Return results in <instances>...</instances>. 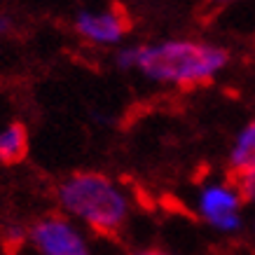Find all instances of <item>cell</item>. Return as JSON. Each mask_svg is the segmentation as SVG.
<instances>
[{
    "instance_id": "obj_1",
    "label": "cell",
    "mask_w": 255,
    "mask_h": 255,
    "mask_svg": "<svg viewBox=\"0 0 255 255\" xmlns=\"http://www.w3.org/2000/svg\"><path fill=\"white\" fill-rule=\"evenodd\" d=\"M59 204L70 220H78L96 237L115 239L129 220V199L103 173L80 171L59 185Z\"/></svg>"
},
{
    "instance_id": "obj_2",
    "label": "cell",
    "mask_w": 255,
    "mask_h": 255,
    "mask_svg": "<svg viewBox=\"0 0 255 255\" xmlns=\"http://www.w3.org/2000/svg\"><path fill=\"white\" fill-rule=\"evenodd\" d=\"M136 61L147 78L176 82L180 87H199L223 68L230 54L223 47L201 45V42H164L157 47H133Z\"/></svg>"
},
{
    "instance_id": "obj_3",
    "label": "cell",
    "mask_w": 255,
    "mask_h": 255,
    "mask_svg": "<svg viewBox=\"0 0 255 255\" xmlns=\"http://www.w3.org/2000/svg\"><path fill=\"white\" fill-rule=\"evenodd\" d=\"M68 216H45L26 230L19 255H115L113 246Z\"/></svg>"
},
{
    "instance_id": "obj_4",
    "label": "cell",
    "mask_w": 255,
    "mask_h": 255,
    "mask_svg": "<svg viewBox=\"0 0 255 255\" xmlns=\"http://www.w3.org/2000/svg\"><path fill=\"white\" fill-rule=\"evenodd\" d=\"M241 194L237 192L234 183H213L201 187L197 197V211L204 223L223 234H234L244 227L241 218Z\"/></svg>"
},
{
    "instance_id": "obj_5",
    "label": "cell",
    "mask_w": 255,
    "mask_h": 255,
    "mask_svg": "<svg viewBox=\"0 0 255 255\" xmlns=\"http://www.w3.org/2000/svg\"><path fill=\"white\" fill-rule=\"evenodd\" d=\"M75 26H78L80 35H85L94 42L113 45L117 40H122L124 33H129L131 21L122 12V7L113 5L108 12H80Z\"/></svg>"
},
{
    "instance_id": "obj_6",
    "label": "cell",
    "mask_w": 255,
    "mask_h": 255,
    "mask_svg": "<svg viewBox=\"0 0 255 255\" xmlns=\"http://www.w3.org/2000/svg\"><path fill=\"white\" fill-rule=\"evenodd\" d=\"M230 171L232 176L255 171V120L248 122L234 140L232 152H230Z\"/></svg>"
},
{
    "instance_id": "obj_7",
    "label": "cell",
    "mask_w": 255,
    "mask_h": 255,
    "mask_svg": "<svg viewBox=\"0 0 255 255\" xmlns=\"http://www.w3.org/2000/svg\"><path fill=\"white\" fill-rule=\"evenodd\" d=\"M28 152V131L21 122H12L0 129V164H19Z\"/></svg>"
},
{
    "instance_id": "obj_8",
    "label": "cell",
    "mask_w": 255,
    "mask_h": 255,
    "mask_svg": "<svg viewBox=\"0 0 255 255\" xmlns=\"http://www.w3.org/2000/svg\"><path fill=\"white\" fill-rule=\"evenodd\" d=\"M234 187H237V192L241 194V201H244V204H255V171L234 176Z\"/></svg>"
},
{
    "instance_id": "obj_9",
    "label": "cell",
    "mask_w": 255,
    "mask_h": 255,
    "mask_svg": "<svg viewBox=\"0 0 255 255\" xmlns=\"http://www.w3.org/2000/svg\"><path fill=\"white\" fill-rule=\"evenodd\" d=\"M131 255H171V253H164V251H157V248H143V251H136Z\"/></svg>"
},
{
    "instance_id": "obj_10",
    "label": "cell",
    "mask_w": 255,
    "mask_h": 255,
    "mask_svg": "<svg viewBox=\"0 0 255 255\" xmlns=\"http://www.w3.org/2000/svg\"><path fill=\"white\" fill-rule=\"evenodd\" d=\"M7 26H9L7 19H5V16H0V33H2V31H7Z\"/></svg>"
},
{
    "instance_id": "obj_11",
    "label": "cell",
    "mask_w": 255,
    "mask_h": 255,
    "mask_svg": "<svg viewBox=\"0 0 255 255\" xmlns=\"http://www.w3.org/2000/svg\"><path fill=\"white\" fill-rule=\"evenodd\" d=\"M211 2H218V5H225V2H234V0H211Z\"/></svg>"
},
{
    "instance_id": "obj_12",
    "label": "cell",
    "mask_w": 255,
    "mask_h": 255,
    "mask_svg": "<svg viewBox=\"0 0 255 255\" xmlns=\"http://www.w3.org/2000/svg\"><path fill=\"white\" fill-rule=\"evenodd\" d=\"M251 230H253V234H255V220H253V223H251Z\"/></svg>"
}]
</instances>
